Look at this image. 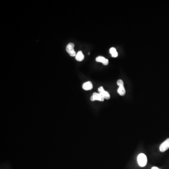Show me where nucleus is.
I'll use <instances>...</instances> for the list:
<instances>
[{"label":"nucleus","instance_id":"obj_10","mask_svg":"<svg viewBox=\"0 0 169 169\" xmlns=\"http://www.w3.org/2000/svg\"><path fill=\"white\" fill-rule=\"evenodd\" d=\"M110 53L112 55L113 57H117L118 56V53L115 47H112L110 49Z\"/></svg>","mask_w":169,"mask_h":169},{"label":"nucleus","instance_id":"obj_8","mask_svg":"<svg viewBox=\"0 0 169 169\" xmlns=\"http://www.w3.org/2000/svg\"><path fill=\"white\" fill-rule=\"evenodd\" d=\"M76 59L77 61L79 62H81L84 59V55L82 52L81 51H79L77 53L75 56Z\"/></svg>","mask_w":169,"mask_h":169},{"label":"nucleus","instance_id":"obj_3","mask_svg":"<svg viewBox=\"0 0 169 169\" xmlns=\"http://www.w3.org/2000/svg\"><path fill=\"white\" fill-rule=\"evenodd\" d=\"M98 90L99 93L104 98L107 100H109L110 99V94H109V92L105 91L103 87H100V88H99Z\"/></svg>","mask_w":169,"mask_h":169},{"label":"nucleus","instance_id":"obj_11","mask_svg":"<svg viewBox=\"0 0 169 169\" xmlns=\"http://www.w3.org/2000/svg\"><path fill=\"white\" fill-rule=\"evenodd\" d=\"M117 85L118 86H124V82L123 80H121V79H119V80H118V81H117Z\"/></svg>","mask_w":169,"mask_h":169},{"label":"nucleus","instance_id":"obj_1","mask_svg":"<svg viewBox=\"0 0 169 169\" xmlns=\"http://www.w3.org/2000/svg\"><path fill=\"white\" fill-rule=\"evenodd\" d=\"M137 161L140 167L145 166L147 163V156L144 154H140L137 157Z\"/></svg>","mask_w":169,"mask_h":169},{"label":"nucleus","instance_id":"obj_9","mask_svg":"<svg viewBox=\"0 0 169 169\" xmlns=\"http://www.w3.org/2000/svg\"><path fill=\"white\" fill-rule=\"evenodd\" d=\"M118 94L121 96H125L126 94V90H125V87L124 86H119V88L118 89Z\"/></svg>","mask_w":169,"mask_h":169},{"label":"nucleus","instance_id":"obj_6","mask_svg":"<svg viewBox=\"0 0 169 169\" xmlns=\"http://www.w3.org/2000/svg\"><path fill=\"white\" fill-rule=\"evenodd\" d=\"M82 88L85 90H90L93 88V85L91 81L86 82L83 84Z\"/></svg>","mask_w":169,"mask_h":169},{"label":"nucleus","instance_id":"obj_5","mask_svg":"<svg viewBox=\"0 0 169 169\" xmlns=\"http://www.w3.org/2000/svg\"><path fill=\"white\" fill-rule=\"evenodd\" d=\"M90 99L91 101H99L100 102H104V97L100 94L97 93H94L91 97Z\"/></svg>","mask_w":169,"mask_h":169},{"label":"nucleus","instance_id":"obj_12","mask_svg":"<svg viewBox=\"0 0 169 169\" xmlns=\"http://www.w3.org/2000/svg\"><path fill=\"white\" fill-rule=\"evenodd\" d=\"M151 169H159V168H158L156 166H154L151 168Z\"/></svg>","mask_w":169,"mask_h":169},{"label":"nucleus","instance_id":"obj_7","mask_svg":"<svg viewBox=\"0 0 169 169\" xmlns=\"http://www.w3.org/2000/svg\"><path fill=\"white\" fill-rule=\"evenodd\" d=\"M96 61L97 62L102 63L104 65H107L108 64H109V60L103 56H98L96 58Z\"/></svg>","mask_w":169,"mask_h":169},{"label":"nucleus","instance_id":"obj_2","mask_svg":"<svg viewBox=\"0 0 169 169\" xmlns=\"http://www.w3.org/2000/svg\"><path fill=\"white\" fill-rule=\"evenodd\" d=\"M74 44L73 43H69L67 45L66 47V49L67 53L71 56H75L76 55V52L74 49Z\"/></svg>","mask_w":169,"mask_h":169},{"label":"nucleus","instance_id":"obj_4","mask_svg":"<svg viewBox=\"0 0 169 169\" xmlns=\"http://www.w3.org/2000/svg\"><path fill=\"white\" fill-rule=\"evenodd\" d=\"M169 148V138L162 143L160 145L159 150L161 152H165V151L168 150Z\"/></svg>","mask_w":169,"mask_h":169}]
</instances>
